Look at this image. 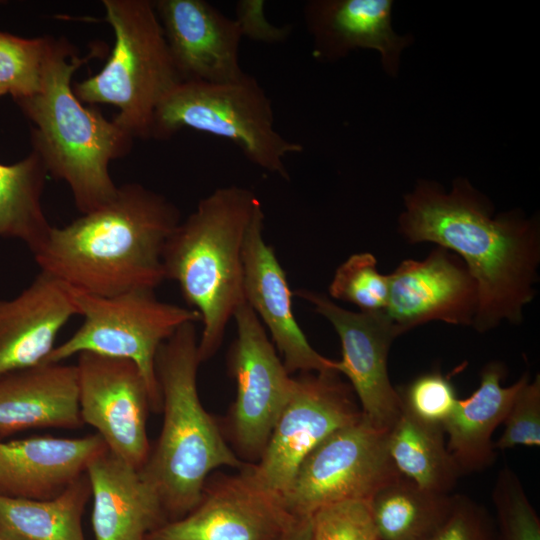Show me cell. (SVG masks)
<instances>
[{
  "label": "cell",
  "mask_w": 540,
  "mask_h": 540,
  "mask_svg": "<svg viewBox=\"0 0 540 540\" xmlns=\"http://www.w3.org/2000/svg\"><path fill=\"white\" fill-rule=\"evenodd\" d=\"M400 234L410 243L432 242L458 254L477 285L472 326L483 333L502 321L519 323L535 295L540 262L539 224L520 212L496 216L489 200L465 178L446 192L419 180L404 196Z\"/></svg>",
  "instance_id": "obj_1"
},
{
  "label": "cell",
  "mask_w": 540,
  "mask_h": 540,
  "mask_svg": "<svg viewBox=\"0 0 540 540\" xmlns=\"http://www.w3.org/2000/svg\"><path fill=\"white\" fill-rule=\"evenodd\" d=\"M180 222L179 209L164 195L125 183L100 208L52 226L34 259L40 271L90 294L155 290L166 279L163 251Z\"/></svg>",
  "instance_id": "obj_2"
},
{
  "label": "cell",
  "mask_w": 540,
  "mask_h": 540,
  "mask_svg": "<svg viewBox=\"0 0 540 540\" xmlns=\"http://www.w3.org/2000/svg\"><path fill=\"white\" fill-rule=\"evenodd\" d=\"M96 49L80 57L65 37H50L40 90L16 102L31 127L32 150L48 176L64 181L75 206L92 212L116 194L109 164L128 155L134 138L96 107H86L74 93V73L93 58Z\"/></svg>",
  "instance_id": "obj_3"
},
{
  "label": "cell",
  "mask_w": 540,
  "mask_h": 540,
  "mask_svg": "<svg viewBox=\"0 0 540 540\" xmlns=\"http://www.w3.org/2000/svg\"><path fill=\"white\" fill-rule=\"evenodd\" d=\"M200 363L194 322L182 325L156 356L163 422L140 471L158 493L167 522L182 518L198 504L212 471L220 467L242 470L247 464L200 401Z\"/></svg>",
  "instance_id": "obj_4"
},
{
  "label": "cell",
  "mask_w": 540,
  "mask_h": 540,
  "mask_svg": "<svg viewBox=\"0 0 540 540\" xmlns=\"http://www.w3.org/2000/svg\"><path fill=\"white\" fill-rule=\"evenodd\" d=\"M259 203L247 188H217L181 220L166 242L165 278L178 284L186 303L200 315L201 363L218 351L229 321L245 302L243 246Z\"/></svg>",
  "instance_id": "obj_5"
},
{
  "label": "cell",
  "mask_w": 540,
  "mask_h": 540,
  "mask_svg": "<svg viewBox=\"0 0 540 540\" xmlns=\"http://www.w3.org/2000/svg\"><path fill=\"white\" fill-rule=\"evenodd\" d=\"M104 20L114 45L103 68L73 84L82 103L118 108L113 121L134 139H151L154 116L164 98L182 82L149 0H103Z\"/></svg>",
  "instance_id": "obj_6"
},
{
  "label": "cell",
  "mask_w": 540,
  "mask_h": 540,
  "mask_svg": "<svg viewBox=\"0 0 540 540\" xmlns=\"http://www.w3.org/2000/svg\"><path fill=\"white\" fill-rule=\"evenodd\" d=\"M183 128L235 143L254 165L285 180V157L303 151L275 129L271 100L247 73L230 82L179 83L156 110L151 139H168Z\"/></svg>",
  "instance_id": "obj_7"
},
{
  "label": "cell",
  "mask_w": 540,
  "mask_h": 540,
  "mask_svg": "<svg viewBox=\"0 0 540 540\" xmlns=\"http://www.w3.org/2000/svg\"><path fill=\"white\" fill-rule=\"evenodd\" d=\"M68 287L83 322L69 338L54 347L43 364L63 363L82 352L131 360L146 381L151 410L161 412L162 398L155 370L158 350L182 325L200 321L199 313L159 300L154 289L99 296Z\"/></svg>",
  "instance_id": "obj_8"
},
{
  "label": "cell",
  "mask_w": 540,
  "mask_h": 540,
  "mask_svg": "<svg viewBox=\"0 0 540 540\" xmlns=\"http://www.w3.org/2000/svg\"><path fill=\"white\" fill-rule=\"evenodd\" d=\"M388 431L361 417L322 441L302 462L281 497L295 519L348 500H370L401 476L388 450Z\"/></svg>",
  "instance_id": "obj_9"
},
{
  "label": "cell",
  "mask_w": 540,
  "mask_h": 540,
  "mask_svg": "<svg viewBox=\"0 0 540 540\" xmlns=\"http://www.w3.org/2000/svg\"><path fill=\"white\" fill-rule=\"evenodd\" d=\"M352 391L335 371L295 377L292 395L260 458L243 470L261 489L281 500L305 458L329 435L361 417Z\"/></svg>",
  "instance_id": "obj_10"
},
{
  "label": "cell",
  "mask_w": 540,
  "mask_h": 540,
  "mask_svg": "<svg viewBox=\"0 0 540 540\" xmlns=\"http://www.w3.org/2000/svg\"><path fill=\"white\" fill-rule=\"evenodd\" d=\"M233 319L236 337L229 350L228 367L235 380L236 397L228 416V433L238 457L254 464L292 395L295 378L246 302L236 309Z\"/></svg>",
  "instance_id": "obj_11"
},
{
  "label": "cell",
  "mask_w": 540,
  "mask_h": 540,
  "mask_svg": "<svg viewBox=\"0 0 540 540\" xmlns=\"http://www.w3.org/2000/svg\"><path fill=\"white\" fill-rule=\"evenodd\" d=\"M77 356L83 424L93 427L112 453L141 469L151 450L147 419L152 411L142 373L128 359L92 352Z\"/></svg>",
  "instance_id": "obj_12"
},
{
  "label": "cell",
  "mask_w": 540,
  "mask_h": 540,
  "mask_svg": "<svg viewBox=\"0 0 540 540\" xmlns=\"http://www.w3.org/2000/svg\"><path fill=\"white\" fill-rule=\"evenodd\" d=\"M295 294L310 303L337 332L342 358L335 361L334 369L348 378L362 415L377 427L389 430L403 406L387 368L390 346L399 334L385 311H349L327 296L307 289H299Z\"/></svg>",
  "instance_id": "obj_13"
},
{
  "label": "cell",
  "mask_w": 540,
  "mask_h": 540,
  "mask_svg": "<svg viewBox=\"0 0 540 540\" xmlns=\"http://www.w3.org/2000/svg\"><path fill=\"white\" fill-rule=\"evenodd\" d=\"M297 519L242 469L207 480L198 504L145 540H281Z\"/></svg>",
  "instance_id": "obj_14"
},
{
  "label": "cell",
  "mask_w": 540,
  "mask_h": 540,
  "mask_svg": "<svg viewBox=\"0 0 540 540\" xmlns=\"http://www.w3.org/2000/svg\"><path fill=\"white\" fill-rule=\"evenodd\" d=\"M477 285L465 264L443 247L423 260L402 261L389 274L385 314L399 335L430 321L473 324Z\"/></svg>",
  "instance_id": "obj_15"
},
{
  "label": "cell",
  "mask_w": 540,
  "mask_h": 540,
  "mask_svg": "<svg viewBox=\"0 0 540 540\" xmlns=\"http://www.w3.org/2000/svg\"><path fill=\"white\" fill-rule=\"evenodd\" d=\"M264 212L256 206L243 246L245 302L255 312L289 374L335 371L334 360L318 353L297 323L286 273L263 235ZM336 372V371H335Z\"/></svg>",
  "instance_id": "obj_16"
},
{
  "label": "cell",
  "mask_w": 540,
  "mask_h": 540,
  "mask_svg": "<svg viewBox=\"0 0 540 540\" xmlns=\"http://www.w3.org/2000/svg\"><path fill=\"white\" fill-rule=\"evenodd\" d=\"M153 3L182 82L223 83L245 73L239 60L242 34L234 18L204 0Z\"/></svg>",
  "instance_id": "obj_17"
},
{
  "label": "cell",
  "mask_w": 540,
  "mask_h": 540,
  "mask_svg": "<svg viewBox=\"0 0 540 540\" xmlns=\"http://www.w3.org/2000/svg\"><path fill=\"white\" fill-rule=\"evenodd\" d=\"M393 4L391 0L308 1L304 18L313 40V57L334 62L355 49H373L380 53L384 71L397 76L401 54L412 37L394 31Z\"/></svg>",
  "instance_id": "obj_18"
},
{
  "label": "cell",
  "mask_w": 540,
  "mask_h": 540,
  "mask_svg": "<svg viewBox=\"0 0 540 540\" xmlns=\"http://www.w3.org/2000/svg\"><path fill=\"white\" fill-rule=\"evenodd\" d=\"M75 315L69 287L42 271L17 296L0 298V376L43 364Z\"/></svg>",
  "instance_id": "obj_19"
},
{
  "label": "cell",
  "mask_w": 540,
  "mask_h": 540,
  "mask_svg": "<svg viewBox=\"0 0 540 540\" xmlns=\"http://www.w3.org/2000/svg\"><path fill=\"white\" fill-rule=\"evenodd\" d=\"M107 445L97 433L75 437L0 439V495L46 500L58 496L86 472Z\"/></svg>",
  "instance_id": "obj_20"
},
{
  "label": "cell",
  "mask_w": 540,
  "mask_h": 540,
  "mask_svg": "<svg viewBox=\"0 0 540 540\" xmlns=\"http://www.w3.org/2000/svg\"><path fill=\"white\" fill-rule=\"evenodd\" d=\"M86 474L96 540H145L167 522L158 493L140 469L108 448L89 462Z\"/></svg>",
  "instance_id": "obj_21"
},
{
  "label": "cell",
  "mask_w": 540,
  "mask_h": 540,
  "mask_svg": "<svg viewBox=\"0 0 540 540\" xmlns=\"http://www.w3.org/2000/svg\"><path fill=\"white\" fill-rule=\"evenodd\" d=\"M76 365L45 363L0 376V434L83 426Z\"/></svg>",
  "instance_id": "obj_22"
},
{
  "label": "cell",
  "mask_w": 540,
  "mask_h": 540,
  "mask_svg": "<svg viewBox=\"0 0 540 540\" xmlns=\"http://www.w3.org/2000/svg\"><path fill=\"white\" fill-rule=\"evenodd\" d=\"M505 367L498 361L488 363L481 371L480 385L466 399H458L455 409L444 423L448 435L447 449L461 476L480 472L496 459L492 435L504 421L510 406L523 385L530 379L524 373L514 384L502 386Z\"/></svg>",
  "instance_id": "obj_23"
},
{
  "label": "cell",
  "mask_w": 540,
  "mask_h": 540,
  "mask_svg": "<svg viewBox=\"0 0 540 540\" xmlns=\"http://www.w3.org/2000/svg\"><path fill=\"white\" fill-rule=\"evenodd\" d=\"M90 498L86 472L51 499L0 495V535L5 540H86L82 516Z\"/></svg>",
  "instance_id": "obj_24"
},
{
  "label": "cell",
  "mask_w": 540,
  "mask_h": 540,
  "mask_svg": "<svg viewBox=\"0 0 540 540\" xmlns=\"http://www.w3.org/2000/svg\"><path fill=\"white\" fill-rule=\"evenodd\" d=\"M440 426L424 423L402 410L388 431V450L399 474L422 489L450 494L461 476Z\"/></svg>",
  "instance_id": "obj_25"
},
{
  "label": "cell",
  "mask_w": 540,
  "mask_h": 540,
  "mask_svg": "<svg viewBox=\"0 0 540 540\" xmlns=\"http://www.w3.org/2000/svg\"><path fill=\"white\" fill-rule=\"evenodd\" d=\"M48 177L34 150L16 163H0V238L23 242L33 255L52 228L41 201Z\"/></svg>",
  "instance_id": "obj_26"
},
{
  "label": "cell",
  "mask_w": 540,
  "mask_h": 540,
  "mask_svg": "<svg viewBox=\"0 0 540 540\" xmlns=\"http://www.w3.org/2000/svg\"><path fill=\"white\" fill-rule=\"evenodd\" d=\"M452 500L399 476L369 500L379 540H423L444 521Z\"/></svg>",
  "instance_id": "obj_27"
},
{
  "label": "cell",
  "mask_w": 540,
  "mask_h": 540,
  "mask_svg": "<svg viewBox=\"0 0 540 540\" xmlns=\"http://www.w3.org/2000/svg\"><path fill=\"white\" fill-rule=\"evenodd\" d=\"M50 37L23 38L0 31V86L15 102L40 90Z\"/></svg>",
  "instance_id": "obj_28"
},
{
  "label": "cell",
  "mask_w": 540,
  "mask_h": 540,
  "mask_svg": "<svg viewBox=\"0 0 540 540\" xmlns=\"http://www.w3.org/2000/svg\"><path fill=\"white\" fill-rule=\"evenodd\" d=\"M329 294L333 299L354 304L362 312L385 311L389 275L379 272L377 260L371 253H356L336 269Z\"/></svg>",
  "instance_id": "obj_29"
},
{
  "label": "cell",
  "mask_w": 540,
  "mask_h": 540,
  "mask_svg": "<svg viewBox=\"0 0 540 540\" xmlns=\"http://www.w3.org/2000/svg\"><path fill=\"white\" fill-rule=\"evenodd\" d=\"M398 393L404 411L424 423L442 428L459 399L449 377L439 371L419 375Z\"/></svg>",
  "instance_id": "obj_30"
},
{
  "label": "cell",
  "mask_w": 540,
  "mask_h": 540,
  "mask_svg": "<svg viewBox=\"0 0 540 540\" xmlns=\"http://www.w3.org/2000/svg\"><path fill=\"white\" fill-rule=\"evenodd\" d=\"M311 540H379L368 500L324 506L311 515Z\"/></svg>",
  "instance_id": "obj_31"
},
{
  "label": "cell",
  "mask_w": 540,
  "mask_h": 540,
  "mask_svg": "<svg viewBox=\"0 0 540 540\" xmlns=\"http://www.w3.org/2000/svg\"><path fill=\"white\" fill-rule=\"evenodd\" d=\"M505 428L495 449L540 446V376L530 379L515 396L503 421Z\"/></svg>",
  "instance_id": "obj_32"
},
{
  "label": "cell",
  "mask_w": 540,
  "mask_h": 540,
  "mask_svg": "<svg viewBox=\"0 0 540 540\" xmlns=\"http://www.w3.org/2000/svg\"><path fill=\"white\" fill-rule=\"evenodd\" d=\"M423 540H497L495 522L483 505L455 494L444 521Z\"/></svg>",
  "instance_id": "obj_33"
},
{
  "label": "cell",
  "mask_w": 540,
  "mask_h": 540,
  "mask_svg": "<svg viewBox=\"0 0 540 540\" xmlns=\"http://www.w3.org/2000/svg\"><path fill=\"white\" fill-rule=\"evenodd\" d=\"M265 1L239 0L235 6V21L242 34L250 40L265 44L284 42L292 32L291 25L276 26L265 16Z\"/></svg>",
  "instance_id": "obj_34"
},
{
  "label": "cell",
  "mask_w": 540,
  "mask_h": 540,
  "mask_svg": "<svg viewBox=\"0 0 540 540\" xmlns=\"http://www.w3.org/2000/svg\"><path fill=\"white\" fill-rule=\"evenodd\" d=\"M311 516L297 519L281 540H311Z\"/></svg>",
  "instance_id": "obj_35"
},
{
  "label": "cell",
  "mask_w": 540,
  "mask_h": 540,
  "mask_svg": "<svg viewBox=\"0 0 540 540\" xmlns=\"http://www.w3.org/2000/svg\"><path fill=\"white\" fill-rule=\"evenodd\" d=\"M7 94L3 87L0 86V97Z\"/></svg>",
  "instance_id": "obj_36"
},
{
  "label": "cell",
  "mask_w": 540,
  "mask_h": 540,
  "mask_svg": "<svg viewBox=\"0 0 540 540\" xmlns=\"http://www.w3.org/2000/svg\"><path fill=\"white\" fill-rule=\"evenodd\" d=\"M0 540H5V539L0 535Z\"/></svg>",
  "instance_id": "obj_37"
}]
</instances>
